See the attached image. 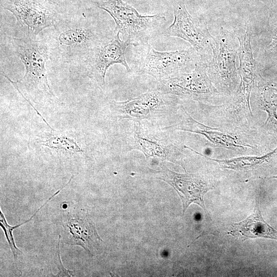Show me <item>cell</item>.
Wrapping results in <instances>:
<instances>
[{"mask_svg": "<svg viewBox=\"0 0 277 277\" xmlns=\"http://www.w3.org/2000/svg\"><path fill=\"white\" fill-rule=\"evenodd\" d=\"M158 178L172 186L179 195L183 205V213L190 204L195 203L207 213L204 202L205 194L212 188L200 175L174 172L165 166L162 167Z\"/></svg>", "mask_w": 277, "mask_h": 277, "instance_id": "obj_10", "label": "cell"}, {"mask_svg": "<svg viewBox=\"0 0 277 277\" xmlns=\"http://www.w3.org/2000/svg\"><path fill=\"white\" fill-rule=\"evenodd\" d=\"M41 208L38 209L35 212V213L27 221H26L24 223H22L21 224L15 226H11L8 224L7 221L5 218L4 215H3L1 210V217H0V225L1 227L4 229L5 234L6 237V239L8 241L10 247L11 249L12 252H13L14 258L16 259V252L18 251L21 252L16 246L13 236L12 234V231L15 228H16L24 224L25 223L30 221L34 216L35 215L36 213Z\"/></svg>", "mask_w": 277, "mask_h": 277, "instance_id": "obj_20", "label": "cell"}, {"mask_svg": "<svg viewBox=\"0 0 277 277\" xmlns=\"http://www.w3.org/2000/svg\"><path fill=\"white\" fill-rule=\"evenodd\" d=\"M8 38L16 56L25 67L23 77L14 82L35 97L45 94L53 95L46 70L50 53L46 39L36 40L24 37Z\"/></svg>", "mask_w": 277, "mask_h": 277, "instance_id": "obj_2", "label": "cell"}, {"mask_svg": "<svg viewBox=\"0 0 277 277\" xmlns=\"http://www.w3.org/2000/svg\"><path fill=\"white\" fill-rule=\"evenodd\" d=\"M275 20L273 23V37L271 42L269 49L275 50L277 48V17L275 18Z\"/></svg>", "mask_w": 277, "mask_h": 277, "instance_id": "obj_21", "label": "cell"}, {"mask_svg": "<svg viewBox=\"0 0 277 277\" xmlns=\"http://www.w3.org/2000/svg\"><path fill=\"white\" fill-rule=\"evenodd\" d=\"M277 147L272 151L261 156H242L223 160L211 159L194 150L193 151L207 159L217 162L224 168L239 170L246 169L268 162L275 153Z\"/></svg>", "mask_w": 277, "mask_h": 277, "instance_id": "obj_15", "label": "cell"}, {"mask_svg": "<svg viewBox=\"0 0 277 277\" xmlns=\"http://www.w3.org/2000/svg\"><path fill=\"white\" fill-rule=\"evenodd\" d=\"M228 234L244 240L258 238L277 240V230L264 220L258 204L252 214L231 225Z\"/></svg>", "mask_w": 277, "mask_h": 277, "instance_id": "obj_12", "label": "cell"}, {"mask_svg": "<svg viewBox=\"0 0 277 277\" xmlns=\"http://www.w3.org/2000/svg\"><path fill=\"white\" fill-rule=\"evenodd\" d=\"M168 94L157 90L129 101L115 103V105L122 109L125 114L136 118H143L165 105Z\"/></svg>", "mask_w": 277, "mask_h": 277, "instance_id": "obj_13", "label": "cell"}, {"mask_svg": "<svg viewBox=\"0 0 277 277\" xmlns=\"http://www.w3.org/2000/svg\"><path fill=\"white\" fill-rule=\"evenodd\" d=\"M140 47L134 67L140 75L148 74L159 81L192 71L200 57L192 48L186 50L159 51L148 43Z\"/></svg>", "mask_w": 277, "mask_h": 277, "instance_id": "obj_4", "label": "cell"}, {"mask_svg": "<svg viewBox=\"0 0 277 277\" xmlns=\"http://www.w3.org/2000/svg\"><path fill=\"white\" fill-rule=\"evenodd\" d=\"M42 145L52 149L70 152H82L83 150L72 138L66 136H53L42 141Z\"/></svg>", "mask_w": 277, "mask_h": 277, "instance_id": "obj_19", "label": "cell"}, {"mask_svg": "<svg viewBox=\"0 0 277 277\" xmlns=\"http://www.w3.org/2000/svg\"><path fill=\"white\" fill-rule=\"evenodd\" d=\"M97 6L114 19V32H118L123 41L135 47L155 37L166 21V17L159 14L142 15L123 0H107L97 3Z\"/></svg>", "mask_w": 277, "mask_h": 277, "instance_id": "obj_3", "label": "cell"}, {"mask_svg": "<svg viewBox=\"0 0 277 277\" xmlns=\"http://www.w3.org/2000/svg\"><path fill=\"white\" fill-rule=\"evenodd\" d=\"M115 33L105 36L82 63L88 76L101 87L105 84L106 74L111 66L120 64L128 72L131 71L125 55L127 48L131 45L123 41L118 32Z\"/></svg>", "mask_w": 277, "mask_h": 277, "instance_id": "obj_7", "label": "cell"}, {"mask_svg": "<svg viewBox=\"0 0 277 277\" xmlns=\"http://www.w3.org/2000/svg\"><path fill=\"white\" fill-rule=\"evenodd\" d=\"M207 63L200 59L190 73L159 81L157 90L167 94L201 98L215 92L207 72Z\"/></svg>", "mask_w": 277, "mask_h": 277, "instance_id": "obj_9", "label": "cell"}, {"mask_svg": "<svg viewBox=\"0 0 277 277\" xmlns=\"http://www.w3.org/2000/svg\"><path fill=\"white\" fill-rule=\"evenodd\" d=\"M179 130L202 134L213 144L229 148L250 147L249 145H244L241 144L236 137H234L230 134L217 131L207 130L205 129L196 130L180 129Z\"/></svg>", "mask_w": 277, "mask_h": 277, "instance_id": "obj_17", "label": "cell"}, {"mask_svg": "<svg viewBox=\"0 0 277 277\" xmlns=\"http://www.w3.org/2000/svg\"><path fill=\"white\" fill-rule=\"evenodd\" d=\"M239 42L238 56L239 71L241 83L238 90V99L249 107V97L255 77L256 62L253 58L251 45V34L248 27L240 35H236Z\"/></svg>", "mask_w": 277, "mask_h": 277, "instance_id": "obj_11", "label": "cell"}, {"mask_svg": "<svg viewBox=\"0 0 277 277\" xmlns=\"http://www.w3.org/2000/svg\"><path fill=\"white\" fill-rule=\"evenodd\" d=\"M69 234L67 244L83 247L89 252V248L98 240L102 241L98 236L93 223L86 219H71L66 225Z\"/></svg>", "mask_w": 277, "mask_h": 277, "instance_id": "obj_14", "label": "cell"}, {"mask_svg": "<svg viewBox=\"0 0 277 277\" xmlns=\"http://www.w3.org/2000/svg\"><path fill=\"white\" fill-rule=\"evenodd\" d=\"M172 4L174 20L166 29L165 35L186 41L197 52L201 61L209 62L212 55L211 43L213 36L206 23L190 15L184 0H173Z\"/></svg>", "mask_w": 277, "mask_h": 277, "instance_id": "obj_6", "label": "cell"}, {"mask_svg": "<svg viewBox=\"0 0 277 277\" xmlns=\"http://www.w3.org/2000/svg\"><path fill=\"white\" fill-rule=\"evenodd\" d=\"M259 101L261 108L268 115L265 124L272 118L277 121V88L270 85L259 87Z\"/></svg>", "mask_w": 277, "mask_h": 277, "instance_id": "obj_18", "label": "cell"}, {"mask_svg": "<svg viewBox=\"0 0 277 277\" xmlns=\"http://www.w3.org/2000/svg\"><path fill=\"white\" fill-rule=\"evenodd\" d=\"M107 34L85 16L62 13L45 36L50 60L82 64L90 51Z\"/></svg>", "mask_w": 277, "mask_h": 277, "instance_id": "obj_1", "label": "cell"}, {"mask_svg": "<svg viewBox=\"0 0 277 277\" xmlns=\"http://www.w3.org/2000/svg\"><path fill=\"white\" fill-rule=\"evenodd\" d=\"M134 146L147 157L157 156L168 159V148L154 141L143 137L140 134L138 128L134 133Z\"/></svg>", "mask_w": 277, "mask_h": 277, "instance_id": "obj_16", "label": "cell"}, {"mask_svg": "<svg viewBox=\"0 0 277 277\" xmlns=\"http://www.w3.org/2000/svg\"><path fill=\"white\" fill-rule=\"evenodd\" d=\"M1 6L14 16L23 37L32 39L52 27L62 13L52 0H1Z\"/></svg>", "mask_w": 277, "mask_h": 277, "instance_id": "obj_5", "label": "cell"}, {"mask_svg": "<svg viewBox=\"0 0 277 277\" xmlns=\"http://www.w3.org/2000/svg\"><path fill=\"white\" fill-rule=\"evenodd\" d=\"M238 41L235 35L222 28L217 35L213 36L211 43L212 55L207 63V73L215 76L226 87L231 86L237 76Z\"/></svg>", "mask_w": 277, "mask_h": 277, "instance_id": "obj_8", "label": "cell"}]
</instances>
